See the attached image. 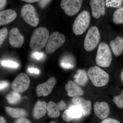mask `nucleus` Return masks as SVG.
<instances>
[{
  "mask_svg": "<svg viewBox=\"0 0 123 123\" xmlns=\"http://www.w3.org/2000/svg\"><path fill=\"white\" fill-rule=\"evenodd\" d=\"M49 37V31L45 27H42L35 29L31 37V48L35 51L42 50L46 46Z\"/></svg>",
  "mask_w": 123,
  "mask_h": 123,
  "instance_id": "nucleus-1",
  "label": "nucleus"
},
{
  "mask_svg": "<svg viewBox=\"0 0 123 123\" xmlns=\"http://www.w3.org/2000/svg\"><path fill=\"white\" fill-rule=\"evenodd\" d=\"M87 74L89 79L96 87H103L106 85L109 82L108 74L98 66L91 67L88 69Z\"/></svg>",
  "mask_w": 123,
  "mask_h": 123,
  "instance_id": "nucleus-2",
  "label": "nucleus"
},
{
  "mask_svg": "<svg viewBox=\"0 0 123 123\" xmlns=\"http://www.w3.org/2000/svg\"><path fill=\"white\" fill-rule=\"evenodd\" d=\"M112 61V55L109 46L104 42L99 44L96 57V63L98 66L107 68Z\"/></svg>",
  "mask_w": 123,
  "mask_h": 123,
  "instance_id": "nucleus-3",
  "label": "nucleus"
},
{
  "mask_svg": "<svg viewBox=\"0 0 123 123\" xmlns=\"http://www.w3.org/2000/svg\"><path fill=\"white\" fill-rule=\"evenodd\" d=\"M91 17L89 13L86 10L79 14L75 19L73 25V30L76 35L82 34L87 30L90 23Z\"/></svg>",
  "mask_w": 123,
  "mask_h": 123,
  "instance_id": "nucleus-4",
  "label": "nucleus"
},
{
  "mask_svg": "<svg viewBox=\"0 0 123 123\" xmlns=\"http://www.w3.org/2000/svg\"><path fill=\"white\" fill-rule=\"evenodd\" d=\"M20 13L24 21L31 26L36 27L38 24L39 22L38 14L32 5H24L21 9Z\"/></svg>",
  "mask_w": 123,
  "mask_h": 123,
  "instance_id": "nucleus-5",
  "label": "nucleus"
},
{
  "mask_svg": "<svg viewBox=\"0 0 123 123\" xmlns=\"http://www.w3.org/2000/svg\"><path fill=\"white\" fill-rule=\"evenodd\" d=\"M99 31L97 27H91L88 30L84 42V48L87 51H91L97 47L100 40Z\"/></svg>",
  "mask_w": 123,
  "mask_h": 123,
  "instance_id": "nucleus-6",
  "label": "nucleus"
},
{
  "mask_svg": "<svg viewBox=\"0 0 123 123\" xmlns=\"http://www.w3.org/2000/svg\"><path fill=\"white\" fill-rule=\"evenodd\" d=\"M65 42V36L57 31H55L49 36L46 46L47 54H51L61 47Z\"/></svg>",
  "mask_w": 123,
  "mask_h": 123,
  "instance_id": "nucleus-7",
  "label": "nucleus"
},
{
  "mask_svg": "<svg viewBox=\"0 0 123 123\" xmlns=\"http://www.w3.org/2000/svg\"><path fill=\"white\" fill-rule=\"evenodd\" d=\"M30 84V80L28 75L24 73H21L14 80L11 88L14 92L22 93L29 88Z\"/></svg>",
  "mask_w": 123,
  "mask_h": 123,
  "instance_id": "nucleus-8",
  "label": "nucleus"
},
{
  "mask_svg": "<svg viewBox=\"0 0 123 123\" xmlns=\"http://www.w3.org/2000/svg\"><path fill=\"white\" fill-rule=\"evenodd\" d=\"M82 2L81 0H63L61 3V7L67 15L73 16L78 12Z\"/></svg>",
  "mask_w": 123,
  "mask_h": 123,
  "instance_id": "nucleus-9",
  "label": "nucleus"
},
{
  "mask_svg": "<svg viewBox=\"0 0 123 123\" xmlns=\"http://www.w3.org/2000/svg\"><path fill=\"white\" fill-rule=\"evenodd\" d=\"M56 83L55 78L54 77H51L46 82L39 85L36 89L38 97H46L50 94Z\"/></svg>",
  "mask_w": 123,
  "mask_h": 123,
  "instance_id": "nucleus-10",
  "label": "nucleus"
},
{
  "mask_svg": "<svg viewBox=\"0 0 123 123\" xmlns=\"http://www.w3.org/2000/svg\"><path fill=\"white\" fill-rule=\"evenodd\" d=\"M93 110L96 116L103 120L106 118L110 113L109 105L105 102H95L93 105Z\"/></svg>",
  "mask_w": 123,
  "mask_h": 123,
  "instance_id": "nucleus-11",
  "label": "nucleus"
},
{
  "mask_svg": "<svg viewBox=\"0 0 123 123\" xmlns=\"http://www.w3.org/2000/svg\"><path fill=\"white\" fill-rule=\"evenodd\" d=\"M92 15L95 18H98L105 13V5L104 0H91L89 3Z\"/></svg>",
  "mask_w": 123,
  "mask_h": 123,
  "instance_id": "nucleus-12",
  "label": "nucleus"
},
{
  "mask_svg": "<svg viewBox=\"0 0 123 123\" xmlns=\"http://www.w3.org/2000/svg\"><path fill=\"white\" fill-rule=\"evenodd\" d=\"M24 40V36L20 34L18 28L15 27L10 31L9 42L11 46L15 48H19L22 46Z\"/></svg>",
  "mask_w": 123,
  "mask_h": 123,
  "instance_id": "nucleus-13",
  "label": "nucleus"
},
{
  "mask_svg": "<svg viewBox=\"0 0 123 123\" xmlns=\"http://www.w3.org/2000/svg\"><path fill=\"white\" fill-rule=\"evenodd\" d=\"M72 101L74 105L79 106L81 107L84 116L86 117L90 115L92 108L91 101L86 100L80 97L73 98Z\"/></svg>",
  "mask_w": 123,
  "mask_h": 123,
  "instance_id": "nucleus-14",
  "label": "nucleus"
},
{
  "mask_svg": "<svg viewBox=\"0 0 123 123\" xmlns=\"http://www.w3.org/2000/svg\"><path fill=\"white\" fill-rule=\"evenodd\" d=\"M65 88L69 97H81L84 94V91L82 89L72 80L69 81L67 82Z\"/></svg>",
  "mask_w": 123,
  "mask_h": 123,
  "instance_id": "nucleus-15",
  "label": "nucleus"
},
{
  "mask_svg": "<svg viewBox=\"0 0 123 123\" xmlns=\"http://www.w3.org/2000/svg\"><path fill=\"white\" fill-rule=\"evenodd\" d=\"M17 17V13L11 9L2 10L0 12V25L8 24L14 21Z\"/></svg>",
  "mask_w": 123,
  "mask_h": 123,
  "instance_id": "nucleus-16",
  "label": "nucleus"
},
{
  "mask_svg": "<svg viewBox=\"0 0 123 123\" xmlns=\"http://www.w3.org/2000/svg\"><path fill=\"white\" fill-rule=\"evenodd\" d=\"M47 103L45 101H38L34 106L33 115L36 119L40 118L45 115L47 111Z\"/></svg>",
  "mask_w": 123,
  "mask_h": 123,
  "instance_id": "nucleus-17",
  "label": "nucleus"
},
{
  "mask_svg": "<svg viewBox=\"0 0 123 123\" xmlns=\"http://www.w3.org/2000/svg\"><path fill=\"white\" fill-rule=\"evenodd\" d=\"M110 45L115 55H120L123 51V38L117 36L115 39L111 41Z\"/></svg>",
  "mask_w": 123,
  "mask_h": 123,
  "instance_id": "nucleus-18",
  "label": "nucleus"
},
{
  "mask_svg": "<svg viewBox=\"0 0 123 123\" xmlns=\"http://www.w3.org/2000/svg\"><path fill=\"white\" fill-rule=\"evenodd\" d=\"M74 77L75 83L79 86L86 85L89 80L88 74L84 69H78L77 74L74 75Z\"/></svg>",
  "mask_w": 123,
  "mask_h": 123,
  "instance_id": "nucleus-19",
  "label": "nucleus"
},
{
  "mask_svg": "<svg viewBox=\"0 0 123 123\" xmlns=\"http://www.w3.org/2000/svg\"><path fill=\"white\" fill-rule=\"evenodd\" d=\"M6 112L13 118L24 117L27 115V112L24 109L20 108H13L9 107L5 108Z\"/></svg>",
  "mask_w": 123,
  "mask_h": 123,
  "instance_id": "nucleus-20",
  "label": "nucleus"
},
{
  "mask_svg": "<svg viewBox=\"0 0 123 123\" xmlns=\"http://www.w3.org/2000/svg\"><path fill=\"white\" fill-rule=\"evenodd\" d=\"M60 108L59 104L50 101L47 104V111L48 116L51 118H56L60 116Z\"/></svg>",
  "mask_w": 123,
  "mask_h": 123,
  "instance_id": "nucleus-21",
  "label": "nucleus"
},
{
  "mask_svg": "<svg viewBox=\"0 0 123 123\" xmlns=\"http://www.w3.org/2000/svg\"><path fill=\"white\" fill-rule=\"evenodd\" d=\"M68 110L69 115L73 119L80 118L83 115L82 110L79 106L74 105L70 107Z\"/></svg>",
  "mask_w": 123,
  "mask_h": 123,
  "instance_id": "nucleus-22",
  "label": "nucleus"
},
{
  "mask_svg": "<svg viewBox=\"0 0 123 123\" xmlns=\"http://www.w3.org/2000/svg\"><path fill=\"white\" fill-rule=\"evenodd\" d=\"M21 94L19 93L13 91L6 95V98L7 102L11 104H15L18 103L21 100Z\"/></svg>",
  "mask_w": 123,
  "mask_h": 123,
  "instance_id": "nucleus-23",
  "label": "nucleus"
},
{
  "mask_svg": "<svg viewBox=\"0 0 123 123\" xmlns=\"http://www.w3.org/2000/svg\"><path fill=\"white\" fill-rule=\"evenodd\" d=\"M113 21L115 24H121L123 23V7L119 8L113 14Z\"/></svg>",
  "mask_w": 123,
  "mask_h": 123,
  "instance_id": "nucleus-24",
  "label": "nucleus"
},
{
  "mask_svg": "<svg viewBox=\"0 0 123 123\" xmlns=\"http://www.w3.org/2000/svg\"><path fill=\"white\" fill-rule=\"evenodd\" d=\"M113 102L117 106L120 108H123V90L119 95L113 98Z\"/></svg>",
  "mask_w": 123,
  "mask_h": 123,
  "instance_id": "nucleus-25",
  "label": "nucleus"
},
{
  "mask_svg": "<svg viewBox=\"0 0 123 123\" xmlns=\"http://www.w3.org/2000/svg\"><path fill=\"white\" fill-rule=\"evenodd\" d=\"M106 6L107 7H112L114 8H118L123 4V0H106Z\"/></svg>",
  "mask_w": 123,
  "mask_h": 123,
  "instance_id": "nucleus-26",
  "label": "nucleus"
},
{
  "mask_svg": "<svg viewBox=\"0 0 123 123\" xmlns=\"http://www.w3.org/2000/svg\"><path fill=\"white\" fill-rule=\"evenodd\" d=\"M1 64L2 66L12 68H17L19 65L17 62L10 61H3Z\"/></svg>",
  "mask_w": 123,
  "mask_h": 123,
  "instance_id": "nucleus-27",
  "label": "nucleus"
},
{
  "mask_svg": "<svg viewBox=\"0 0 123 123\" xmlns=\"http://www.w3.org/2000/svg\"><path fill=\"white\" fill-rule=\"evenodd\" d=\"M8 35V30L6 27L0 30V45L1 46Z\"/></svg>",
  "mask_w": 123,
  "mask_h": 123,
  "instance_id": "nucleus-28",
  "label": "nucleus"
},
{
  "mask_svg": "<svg viewBox=\"0 0 123 123\" xmlns=\"http://www.w3.org/2000/svg\"><path fill=\"white\" fill-rule=\"evenodd\" d=\"M63 120L66 122H70L73 120V119L70 117L68 113V109L64 111L62 115Z\"/></svg>",
  "mask_w": 123,
  "mask_h": 123,
  "instance_id": "nucleus-29",
  "label": "nucleus"
},
{
  "mask_svg": "<svg viewBox=\"0 0 123 123\" xmlns=\"http://www.w3.org/2000/svg\"><path fill=\"white\" fill-rule=\"evenodd\" d=\"M31 56L34 59L38 60H40L43 58L44 56V55L43 53L42 52H35L32 54Z\"/></svg>",
  "mask_w": 123,
  "mask_h": 123,
  "instance_id": "nucleus-30",
  "label": "nucleus"
},
{
  "mask_svg": "<svg viewBox=\"0 0 123 123\" xmlns=\"http://www.w3.org/2000/svg\"><path fill=\"white\" fill-rule=\"evenodd\" d=\"M100 123H120V122L116 119L108 118L103 120Z\"/></svg>",
  "mask_w": 123,
  "mask_h": 123,
  "instance_id": "nucleus-31",
  "label": "nucleus"
},
{
  "mask_svg": "<svg viewBox=\"0 0 123 123\" xmlns=\"http://www.w3.org/2000/svg\"><path fill=\"white\" fill-rule=\"evenodd\" d=\"M14 123H31L29 119L25 118L22 117L19 118L14 121Z\"/></svg>",
  "mask_w": 123,
  "mask_h": 123,
  "instance_id": "nucleus-32",
  "label": "nucleus"
},
{
  "mask_svg": "<svg viewBox=\"0 0 123 123\" xmlns=\"http://www.w3.org/2000/svg\"><path fill=\"white\" fill-rule=\"evenodd\" d=\"M60 65L62 68L66 69L72 68H74V65L72 64L65 63V62H61Z\"/></svg>",
  "mask_w": 123,
  "mask_h": 123,
  "instance_id": "nucleus-33",
  "label": "nucleus"
},
{
  "mask_svg": "<svg viewBox=\"0 0 123 123\" xmlns=\"http://www.w3.org/2000/svg\"><path fill=\"white\" fill-rule=\"evenodd\" d=\"M28 71L29 73L31 74H39V70L37 68H29L28 69Z\"/></svg>",
  "mask_w": 123,
  "mask_h": 123,
  "instance_id": "nucleus-34",
  "label": "nucleus"
},
{
  "mask_svg": "<svg viewBox=\"0 0 123 123\" xmlns=\"http://www.w3.org/2000/svg\"><path fill=\"white\" fill-rule=\"evenodd\" d=\"M9 84L7 82L2 81H0V90H2L3 89L6 88L8 86Z\"/></svg>",
  "mask_w": 123,
  "mask_h": 123,
  "instance_id": "nucleus-35",
  "label": "nucleus"
},
{
  "mask_svg": "<svg viewBox=\"0 0 123 123\" xmlns=\"http://www.w3.org/2000/svg\"><path fill=\"white\" fill-rule=\"evenodd\" d=\"M51 0H39V4L40 6L42 8L46 6L48 4L49 2L51 1Z\"/></svg>",
  "mask_w": 123,
  "mask_h": 123,
  "instance_id": "nucleus-36",
  "label": "nucleus"
},
{
  "mask_svg": "<svg viewBox=\"0 0 123 123\" xmlns=\"http://www.w3.org/2000/svg\"><path fill=\"white\" fill-rule=\"evenodd\" d=\"M7 0H0V9L1 10L4 7L7 3Z\"/></svg>",
  "mask_w": 123,
  "mask_h": 123,
  "instance_id": "nucleus-37",
  "label": "nucleus"
},
{
  "mask_svg": "<svg viewBox=\"0 0 123 123\" xmlns=\"http://www.w3.org/2000/svg\"><path fill=\"white\" fill-rule=\"evenodd\" d=\"M23 1H24L28 3H32L34 2H39V0H23Z\"/></svg>",
  "mask_w": 123,
  "mask_h": 123,
  "instance_id": "nucleus-38",
  "label": "nucleus"
},
{
  "mask_svg": "<svg viewBox=\"0 0 123 123\" xmlns=\"http://www.w3.org/2000/svg\"><path fill=\"white\" fill-rule=\"evenodd\" d=\"M0 123H6L5 119L2 116H1L0 117Z\"/></svg>",
  "mask_w": 123,
  "mask_h": 123,
  "instance_id": "nucleus-39",
  "label": "nucleus"
},
{
  "mask_svg": "<svg viewBox=\"0 0 123 123\" xmlns=\"http://www.w3.org/2000/svg\"><path fill=\"white\" fill-rule=\"evenodd\" d=\"M121 78L122 81L123 82V70L121 72Z\"/></svg>",
  "mask_w": 123,
  "mask_h": 123,
  "instance_id": "nucleus-40",
  "label": "nucleus"
},
{
  "mask_svg": "<svg viewBox=\"0 0 123 123\" xmlns=\"http://www.w3.org/2000/svg\"><path fill=\"white\" fill-rule=\"evenodd\" d=\"M49 123H56L55 122H54V121H51Z\"/></svg>",
  "mask_w": 123,
  "mask_h": 123,
  "instance_id": "nucleus-41",
  "label": "nucleus"
}]
</instances>
